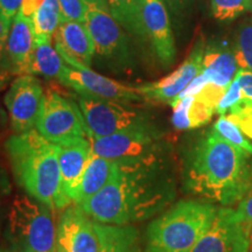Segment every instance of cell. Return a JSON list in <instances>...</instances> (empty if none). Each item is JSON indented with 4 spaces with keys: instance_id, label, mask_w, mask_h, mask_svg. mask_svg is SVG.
Instances as JSON below:
<instances>
[{
    "instance_id": "cell-1",
    "label": "cell",
    "mask_w": 252,
    "mask_h": 252,
    "mask_svg": "<svg viewBox=\"0 0 252 252\" xmlns=\"http://www.w3.org/2000/svg\"><path fill=\"white\" fill-rule=\"evenodd\" d=\"M173 196L174 189L162 169V160L116 162L109 184L80 207L97 222L126 225L153 216Z\"/></svg>"
},
{
    "instance_id": "cell-2",
    "label": "cell",
    "mask_w": 252,
    "mask_h": 252,
    "mask_svg": "<svg viewBox=\"0 0 252 252\" xmlns=\"http://www.w3.org/2000/svg\"><path fill=\"white\" fill-rule=\"evenodd\" d=\"M249 157L250 154L212 128L188 153L184 175L186 188L207 202L224 207L238 203L252 185Z\"/></svg>"
},
{
    "instance_id": "cell-3",
    "label": "cell",
    "mask_w": 252,
    "mask_h": 252,
    "mask_svg": "<svg viewBox=\"0 0 252 252\" xmlns=\"http://www.w3.org/2000/svg\"><path fill=\"white\" fill-rule=\"evenodd\" d=\"M12 171L30 196L49 209H65L71 201L62 187L58 146L36 128L14 133L6 141Z\"/></svg>"
},
{
    "instance_id": "cell-4",
    "label": "cell",
    "mask_w": 252,
    "mask_h": 252,
    "mask_svg": "<svg viewBox=\"0 0 252 252\" xmlns=\"http://www.w3.org/2000/svg\"><path fill=\"white\" fill-rule=\"evenodd\" d=\"M217 210L210 202L180 201L149 225L145 252H190L210 228Z\"/></svg>"
},
{
    "instance_id": "cell-5",
    "label": "cell",
    "mask_w": 252,
    "mask_h": 252,
    "mask_svg": "<svg viewBox=\"0 0 252 252\" xmlns=\"http://www.w3.org/2000/svg\"><path fill=\"white\" fill-rule=\"evenodd\" d=\"M8 237L15 252H55L56 225L49 208L30 195L15 197L8 213Z\"/></svg>"
},
{
    "instance_id": "cell-6",
    "label": "cell",
    "mask_w": 252,
    "mask_h": 252,
    "mask_svg": "<svg viewBox=\"0 0 252 252\" xmlns=\"http://www.w3.org/2000/svg\"><path fill=\"white\" fill-rule=\"evenodd\" d=\"M91 150L115 162H149L162 160V149L159 135L153 127L133 128L90 138Z\"/></svg>"
},
{
    "instance_id": "cell-7",
    "label": "cell",
    "mask_w": 252,
    "mask_h": 252,
    "mask_svg": "<svg viewBox=\"0 0 252 252\" xmlns=\"http://www.w3.org/2000/svg\"><path fill=\"white\" fill-rule=\"evenodd\" d=\"M35 128L52 143L89 137L80 105L52 89L43 94Z\"/></svg>"
},
{
    "instance_id": "cell-8",
    "label": "cell",
    "mask_w": 252,
    "mask_h": 252,
    "mask_svg": "<svg viewBox=\"0 0 252 252\" xmlns=\"http://www.w3.org/2000/svg\"><path fill=\"white\" fill-rule=\"evenodd\" d=\"M89 138H99L133 128L151 127L146 116L127 104L113 100L78 97Z\"/></svg>"
},
{
    "instance_id": "cell-9",
    "label": "cell",
    "mask_w": 252,
    "mask_h": 252,
    "mask_svg": "<svg viewBox=\"0 0 252 252\" xmlns=\"http://www.w3.org/2000/svg\"><path fill=\"white\" fill-rule=\"evenodd\" d=\"M58 80L63 86L71 88L80 96L113 100L124 104L144 99L137 87H130L105 77L83 64L76 67L64 65Z\"/></svg>"
},
{
    "instance_id": "cell-10",
    "label": "cell",
    "mask_w": 252,
    "mask_h": 252,
    "mask_svg": "<svg viewBox=\"0 0 252 252\" xmlns=\"http://www.w3.org/2000/svg\"><path fill=\"white\" fill-rule=\"evenodd\" d=\"M84 25L93 37L96 54L117 61L126 59V36L110 11L106 0H84Z\"/></svg>"
},
{
    "instance_id": "cell-11",
    "label": "cell",
    "mask_w": 252,
    "mask_h": 252,
    "mask_svg": "<svg viewBox=\"0 0 252 252\" xmlns=\"http://www.w3.org/2000/svg\"><path fill=\"white\" fill-rule=\"evenodd\" d=\"M251 226L238 220L235 210L220 208L190 252H249Z\"/></svg>"
},
{
    "instance_id": "cell-12",
    "label": "cell",
    "mask_w": 252,
    "mask_h": 252,
    "mask_svg": "<svg viewBox=\"0 0 252 252\" xmlns=\"http://www.w3.org/2000/svg\"><path fill=\"white\" fill-rule=\"evenodd\" d=\"M43 88L35 75H18L5 96L9 124L14 133H24L35 128V123Z\"/></svg>"
},
{
    "instance_id": "cell-13",
    "label": "cell",
    "mask_w": 252,
    "mask_h": 252,
    "mask_svg": "<svg viewBox=\"0 0 252 252\" xmlns=\"http://www.w3.org/2000/svg\"><path fill=\"white\" fill-rule=\"evenodd\" d=\"M55 252H100L97 222L77 204L68 206L60 217Z\"/></svg>"
},
{
    "instance_id": "cell-14",
    "label": "cell",
    "mask_w": 252,
    "mask_h": 252,
    "mask_svg": "<svg viewBox=\"0 0 252 252\" xmlns=\"http://www.w3.org/2000/svg\"><path fill=\"white\" fill-rule=\"evenodd\" d=\"M138 34L149 40L157 58L165 67L172 64L176 50L169 17L162 0H140Z\"/></svg>"
},
{
    "instance_id": "cell-15",
    "label": "cell",
    "mask_w": 252,
    "mask_h": 252,
    "mask_svg": "<svg viewBox=\"0 0 252 252\" xmlns=\"http://www.w3.org/2000/svg\"><path fill=\"white\" fill-rule=\"evenodd\" d=\"M203 56L204 47L202 43H198L188 59L175 71L154 83H146L137 87L138 91L144 99L172 104L189 86V83L202 71Z\"/></svg>"
},
{
    "instance_id": "cell-16",
    "label": "cell",
    "mask_w": 252,
    "mask_h": 252,
    "mask_svg": "<svg viewBox=\"0 0 252 252\" xmlns=\"http://www.w3.org/2000/svg\"><path fill=\"white\" fill-rule=\"evenodd\" d=\"M55 144L58 146L63 190L71 202L76 203L82 176L91 153L90 138H69Z\"/></svg>"
},
{
    "instance_id": "cell-17",
    "label": "cell",
    "mask_w": 252,
    "mask_h": 252,
    "mask_svg": "<svg viewBox=\"0 0 252 252\" xmlns=\"http://www.w3.org/2000/svg\"><path fill=\"white\" fill-rule=\"evenodd\" d=\"M53 37L56 50L68 65H91L96 50L93 37L84 23L61 21Z\"/></svg>"
},
{
    "instance_id": "cell-18",
    "label": "cell",
    "mask_w": 252,
    "mask_h": 252,
    "mask_svg": "<svg viewBox=\"0 0 252 252\" xmlns=\"http://www.w3.org/2000/svg\"><path fill=\"white\" fill-rule=\"evenodd\" d=\"M35 46V35L31 20L19 11L9 28L6 43L7 70L12 74L30 75Z\"/></svg>"
},
{
    "instance_id": "cell-19",
    "label": "cell",
    "mask_w": 252,
    "mask_h": 252,
    "mask_svg": "<svg viewBox=\"0 0 252 252\" xmlns=\"http://www.w3.org/2000/svg\"><path fill=\"white\" fill-rule=\"evenodd\" d=\"M20 12L30 19L35 42H52L61 23V9L58 0H24Z\"/></svg>"
},
{
    "instance_id": "cell-20",
    "label": "cell",
    "mask_w": 252,
    "mask_h": 252,
    "mask_svg": "<svg viewBox=\"0 0 252 252\" xmlns=\"http://www.w3.org/2000/svg\"><path fill=\"white\" fill-rule=\"evenodd\" d=\"M115 161L97 156L91 150L86 169H84L83 176H82L80 194H78L77 201L75 204L80 206L102 190L111 180L113 173H115Z\"/></svg>"
},
{
    "instance_id": "cell-21",
    "label": "cell",
    "mask_w": 252,
    "mask_h": 252,
    "mask_svg": "<svg viewBox=\"0 0 252 252\" xmlns=\"http://www.w3.org/2000/svg\"><path fill=\"white\" fill-rule=\"evenodd\" d=\"M237 67L235 53L226 49L204 50L202 72L217 86L228 88L237 74Z\"/></svg>"
},
{
    "instance_id": "cell-22",
    "label": "cell",
    "mask_w": 252,
    "mask_h": 252,
    "mask_svg": "<svg viewBox=\"0 0 252 252\" xmlns=\"http://www.w3.org/2000/svg\"><path fill=\"white\" fill-rule=\"evenodd\" d=\"M97 228L100 236V252H141L139 234L133 226L97 222Z\"/></svg>"
},
{
    "instance_id": "cell-23",
    "label": "cell",
    "mask_w": 252,
    "mask_h": 252,
    "mask_svg": "<svg viewBox=\"0 0 252 252\" xmlns=\"http://www.w3.org/2000/svg\"><path fill=\"white\" fill-rule=\"evenodd\" d=\"M56 48L50 42L36 43L30 75H42L48 78H59L64 63Z\"/></svg>"
},
{
    "instance_id": "cell-24",
    "label": "cell",
    "mask_w": 252,
    "mask_h": 252,
    "mask_svg": "<svg viewBox=\"0 0 252 252\" xmlns=\"http://www.w3.org/2000/svg\"><path fill=\"white\" fill-rule=\"evenodd\" d=\"M116 20L132 33L139 31L140 0H106Z\"/></svg>"
},
{
    "instance_id": "cell-25",
    "label": "cell",
    "mask_w": 252,
    "mask_h": 252,
    "mask_svg": "<svg viewBox=\"0 0 252 252\" xmlns=\"http://www.w3.org/2000/svg\"><path fill=\"white\" fill-rule=\"evenodd\" d=\"M213 128L230 144L244 150L245 152L252 156V143L247 139V135L241 131V128L234 122L230 121L226 116H220L214 124Z\"/></svg>"
},
{
    "instance_id": "cell-26",
    "label": "cell",
    "mask_w": 252,
    "mask_h": 252,
    "mask_svg": "<svg viewBox=\"0 0 252 252\" xmlns=\"http://www.w3.org/2000/svg\"><path fill=\"white\" fill-rule=\"evenodd\" d=\"M251 0H212L213 14L217 20H232L248 11Z\"/></svg>"
},
{
    "instance_id": "cell-27",
    "label": "cell",
    "mask_w": 252,
    "mask_h": 252,
    "mask_svg": "<svg viewBox=\"0 0 252 252\" xmlns=\"http://www.w3.org/2000/svg\"><path fill=\"white\" fill-rule=\"evenodd\" d=\"M235 56L239 68L252 71V23L239 32Z\"/></svg>"
},
{
    "instance_id": "cell-28",
    "label": "cell",
    "mask_w": 252,
    "mask_h": 252,
    "mask_svg": "<svg viewBox=\"0 0 252 252\" xmlns=\"http://www.w3.org/2000/svg\"><path fill=\"white\" fill-rule=\"evenodd\" d=\"M215 111V108L210 106L209 104H207L204 100L198 98V97L194 96L193 102H191L188 109V118L190 128H196L207 124L212 119Z\"/></svg>"
},
{
    "instance_id": "cell-29",
    "label": "cell",
    "mask_w": 252,
    "mask_h": 252,
    "mask_svg": "<svg viewBox=\"0 0 252 252\" xmlns=\"http://www.w3.org/2000/svg\"><path fill=\"white\" fill-rule=\"evenodd\" d=\"M61 9V21L86 20V4L84 0H58Z\"/></svg>"
},
{
    "instance_id": "cell-30",
    "label": "cell",
    "mask_w": 252,
    "mask_h": 252,
    "mask_svg": "<svg viewBox=\"0 0 252 252\" xmlns=\"http://www.w3.org/2000/svg\"><path fill=\"white\" fill-rule=\"evenodd\" d=\"M241 128V131L252 139V112L242 105L241 100L229 110L228 115H224Z\"/></svg>"
},
{
    "instance_id": "cell-31",
    "label": "cell",
    "mask_w": 252,
    "mask_h": 252,
    "mask_svg": "<svg viewBox=\"0 0 252 252\" xmlns=\"http://www.w3.org/2000/svg\"><path fill=\"white\" fill-rule=\"evenodd\" d=\"M242 98H243V94H242L241 86H239L237 78L235 77L234 81L230 83L228 89H226L224 96L220 100L219 105L216 108V112L220 116L226 115L229 112V110L232 106H235Z\"/></svg>"
},
{
    "instance_id": "cell-32",
    "label": "cell",
    "mask_w": 252,
    "mask_h": 252,
    "mask_svg": "<svg viewBox=\"0 0 252 252\" xmlns=\"http://www.w3.org/2000/svg\"><path fill=\"white\" fill-rule=\"evenodd\" d=\"M235 214L238 217V220L252 225V185L248 189L247 193L244 194V196L242 197V200L238 202Z\"/></svg>"
},
{
    "instance_id": "cell-33",
    "label": "cell",
    "mask_w": 252,
    "mask_h": 252,
    "mask_svg": "<svg viewBox=\"0 0 252 252\" xmlns=\"http://www.w3.org/2000/svg\"><path fill=\"white\" fill-rule=\"evenodd\" d=\"M23 4L24 0H0V15L8 25H12Z\"/></svg>"
},
{
    "instance_id": "cell-34",
    "label": "cell",
    "mask_w": 252,
    "mask_h": 252,
    "mask_svg": "<svg viewBox=\"0 0 252 252\" xmlns=\"http://www.w3.org/2000/svg\"><path fill=\"white\" fill-rule=\"evenodd\" d=\"M235 77L241 86L243 98L252 100V71L239 69Z\"/></svg>"
},
{
    "instance_id": "cell-35",
    "label": "cell",
    "mask_w": 252,
    "mask_h": 252,
    "mask_svg": "<svg viewBox=\"0 0 252 252\" xmlns=\"http://www.w3.org/2000/svg\"><path fill=\"white\" fill-rule=\"evenodd\" d=\"M11 25H8L0 15V62L6 60V43Z\"/></svg>"
},
{
    "instance_id": "cell-36",
    "label": "cell",
    "mask_w": 252,
    "mask_h": 252,
    "mask_svg": "<svg viewBox=\"0 0 252 252\" xmlns=\"http://www.w3.org/2000/svg\"><path fill=\"white\" fill-rule=\"evenodd\" d=\"M9 77H11V72L8 70H1L0 69V91L5 89L6 86H7Z\"/></svg>"
},
{
    "instance_id": "cell-37",
    "label": "cell",
    "mask_w": 252,
    "mask_h": 252,
    "mask_svg": "<svg viewBox=\"0 0 252 252\" xmlns=\"http://www.w3.org/2000/svg\"><path fill=\"white\" fill-rule=\"evenodd\" d=\"M249 252H252V226L250 231V248H249Z\"/></svg>"
},
{
    "instance_id": "cell-38",
    "label": "cell",
    "mask_w": 252,
    "mask_h": 252,
    "mask_svg": "<svg viewBox=\"0 0 252 252\" xmlns=\"http://www.w3.org/2000/svg\"><path fill=\"white\" fill-rule=\"evenodd\" d=\"M1 118H2V113H1V111H0V128H1V124H2Z\"/></svg>"
},
{
    "instance_id": "cell-39",
    "label": "cell",
    "mask_w": 252,
    "mask_h": 252,
    "mask_svg": "<svg viewBox=\"0 0 252 252\" xmlns=\"http://www.w3.org/2000/svg\"><path fill=\"white\" fill-rule=\"evenodd\" d=\"M169 1H171L172 4H174V2H181L182 0H169Z\"/></svg>"
},
{
    "instance_id": "cell-40",
    "label": "cell",
    "mask_w": 252,
    "mask_h": 252,
    "mask_svg": "<svg viewBox=\"0 0 252 252\" xmlns=\"http://www.w3.org/2000/svg\"><path fill=\"white\" fill-rule=\"evenodd\" d=\"M0 252H15V251H13V250H1Z\"/></svg>"
},
{
    "instance_id": "cell-41",
    "label": "cell",
    "mask_w": 252,
    "mask_h": 252,
    "mask_svg": "<svg viewBox=\"0 0 252 252\" xmlns=\"http://www.w3.org/2000/svg\"><path fill=\"white\" fill-rule=\"evenodd\" d=\"M251 5H252V0H251Z\"/></svg>"
}]
</instances>
